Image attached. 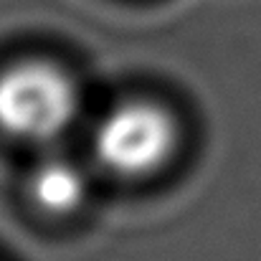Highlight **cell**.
<instances>
[{
    "label": "cell",
    "mask_w": 261,
    "mask_h": 261,
    "mask_svg": "<svg viewBox=\"0 0 261 261\" xmlns=\"http://www.w3.org/2000/svg\"><path fill=\"white\" fill-rule=\"evenodd\" d=\"M82 112L76 82L51 61H18L0 71V132L33 145L61 140Z\"/></svg>",
    "instance_id": "cell-1"
},
{
    "label": "cell",
    "mask_w": 261,
    "mask_h": 261,
    "mask_svg": "<svg viewBox=\"0 0 261 261\" xmlns=\"http://www.w3.org/2000/svg\"><path fill=\"white\" fill-rule=\"evenodd\" d=\"M175 147V117L150 99H127L109 107L91 132L96 163L117 177H147L163 170Z\"/></svg>",
    "instance_id": "cell-2"
},
{
    "label": "cell",
    "mask_w": 261,
    "mask_h": 261,
    "mask_svg": "<svg viewBox=\"0 0 261 261\" xmlns=\"http://www.w3.org/2000/svg\"><path fill=\"white\" fill-rule=\"evenodd\" d=\"M28 195L51 216L76 213L89 195L87 173L64 155H48L28 177Z\"/></svg>",
    "instance_id": "cell-3"
}]
</instances>
